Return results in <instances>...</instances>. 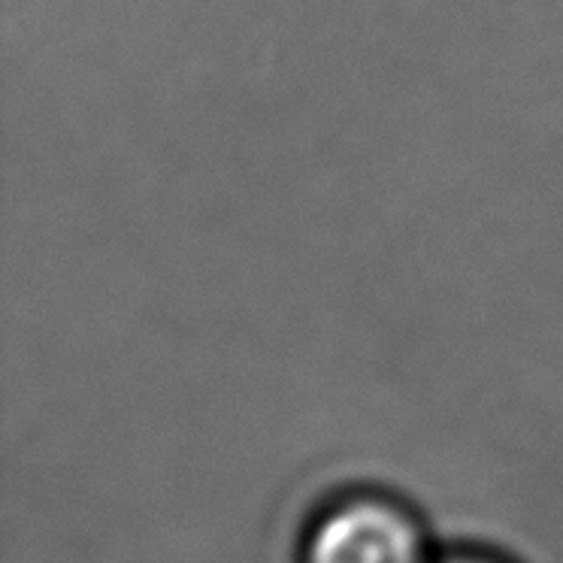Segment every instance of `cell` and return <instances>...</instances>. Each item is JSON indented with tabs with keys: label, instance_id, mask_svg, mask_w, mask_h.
I'll return each mask as SVG.
<instances>
[{
	"label": "cell",
	"instance_id": "1",
	"mask_svg": "<svg viewBox=\"0 0 563 563\" xmlns=\"http://www.w3.org/2000/svg\"><path fill=\"white\" fill-rule=\"evenodd\" d=\"M307 563H424V539L397 503L352 497L316 525Z\"/></svg>",
	"mask_w": 563,
	"mask_h": 563
},
{
	"label": "cell",
	"instance_id": "2",
	"mask_svg": "<svg viewBox=\"0 0 563 563\" xmlns=\"http://www.w3.org/2000/svg\"><path fill=\"white\" fill-rule=\"evenodd\" d=\"M445 563H490V561H482V558H454V561H445Z\"/></svg>",
	"mask_w": 563,
	"mask_h": 563
}]
</instances>
